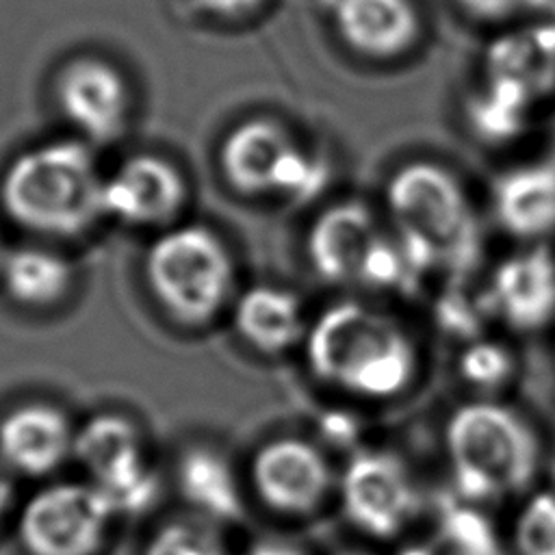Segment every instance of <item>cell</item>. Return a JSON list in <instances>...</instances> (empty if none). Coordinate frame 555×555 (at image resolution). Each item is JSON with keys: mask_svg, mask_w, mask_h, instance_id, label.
Returning <instances> with one entry per match:
<instances>
[{"mask_svg": "<svg viewBox=\"0 0 555 555\" xmlns=\"http://www.w3.org/2000/svg\"><path fill=\"white\" fill-rule=\"evenodd\" d=\"M490 319L516 332H538L555 319V251L529 243L501 258L481 291Z\"/></svg>", "mask_w": 555, "mask_h": 555, "instance_id": "obj_11", "label": "cell"}, {"mask_svg": "<svg viewBox=\"0 0 555 555\" xmlns=\"http://www.w3.org/2000/svg\"><path fill=\"white\" fill-rule=\"evenodd\" d=\"M208 13L217 17H245L254 11H258L267 0H197Z\"/></svg>", "mask_w": 555, "mask_h": 555, "instance_id": "obj_29", "label": "cell"}, {"mask_svg": "<svg viewBox=\"0 0 555 555\" xmlns=\"http://www.w3.org/2000/svg\"><path fill=\"white\" fill-rule=\"evenodd\" d=\"M553 160H555V141H553Z\"/></svg>", "mask_w": 555, "mask_h": 555, "instance_id": "obj_34", "label": "cell"}, {"mask_svg": "<svg viewBox=\"0 0 555 555\" xmlns=\"http://www.w3.org/2000/svg\"><path fill=\"white\" fill-rule=\"evenodd\" d=\"M11 503H13V486H11V479L7 475V468L0 462V522L7 518V514L11 509Z\"/></svg>", "mask_w": 555, "mask_h": 555, "instance_id": "obj_30", "label": "cell"}, {"mask_svg": "<svg viewBox=\"0 0 555 555\" xmlns=\"http://www.w3.org/2000/svg\"><path fill=\"white\" fill-rule=\"evenodd\" d=\"M434 542L440 555H503L486 514L462 499L442 507Z\"/></svg>", "mask_w": 555, "mask_h": 555, "instance_id": "obj_23", "label": "cell"}, {"mask_svg": "<svg viewBox=\"0 0 555 555\" xmlns=\"http://www.w3.org/2000/svg\"><path fill=\"white\" fill-rule=\"evenodd\" d=\"M462 2L477 15L503 17V15H514L533 7H544L551 0H462Z\"/></svg>", "mask_w": 555, "mask_h": 555, "instance_id": "obj_27", "label": "cell"}, {"mask_svg": "<svg viewBox=\"0 0 555 555\" xmlns=\"http://www.w3.org/2000/svg\"><path fill=\"white\" fill-rule=\"evenodd\" d=\"M236 334L256 351L280 356L306 340L308 321L297 295L271 284L243 291L232 304Z\"/></svg>", "mask_w": 555, "mask_h": 555, "instance_id": "obj_17", "label": "cell"}, {"mask_svg": "<svg viewBox=\"0 0 555 555\" xmlns=\"http://www.w3.org/2000/svg\"><path fill=\"white\" fill-rule=\"evenodd\" d=\"M306 249L317 275L336 286L408 295L423 280L390 225L360 202L325 208L310 225Z\"/></svg>", "mask_w": 555, "mask_h": 555, "instance_id": "obj_5", "label": "cell"}, {"mask_svg": "<svg viewBox=\"0 0 555 555\" xmlns=\"http://www.w3.org/2000/svg\"><path fill=\"white\" fill-rule=\"evenodd\" d=\"M74 460L104 496L115 518L141 516L160 496V477L150 462L139 427L119 414L91 416L76 429Z\"/></svg>", "mask_w": 555, "mask_h": 555, "instance_id": "obj_7", "label": "cell"}, {"mask_svg": "<svg viewBox=\"0 0 555 555\" xmlns=\"http://www.w3.org/2000/svg\"><path fill=\"white\" fill-rule=\"evenodd\" d=\"M0 282L13 301L28 308H50L69 293L74 267L56 251L17 247L7 251Z\"/></svg>", "mask_w": 555, "mask_h": 555, "instance_id": "obj_21", "label": "cell"}, {"mask_svg": "<svg viewBox=\"0 0 555 555\" xmlns=\"http://www.w3.org/2000/svg\"><path fill=\"white\" fill-rule=\"evenodd\" d=\"M490 204L509 236L525 245L546 243L555 234V160L509 167L494 178Z\"/></svg>", "mask_w": 555, "mask_h": 555, "instance_id": "obj_16", "label": "cell"}, {"mask_svg": "<svg viewBox=\"0 0 555 555\" xmlns=\"http://www.w3.org/2000/svg\"><path fill=\"white\" fill-rule=\"evenodd\" d=\"M256 496L275 514H314L334 486L323 451L304 438H275L264 442L249 466Z\"/></svg>", "mask_w": 555, "mask_h": 555, "instance_id": "obj_10", "label": "cell"}, {"mask_svg": "<svg viewBox=\"0 0 555 555\" xmlns=\"http://www.w3.org/2000/svg\"><path fill=\"white\" fill-rule=\"evenodd\" d=\"M516 555H555V490H533L512 522Z\"/></svg>", "mask_w": 555, "mask_h": 555, "instance_id": "obj_26", "label": "cell"}, {"mask_svg": "<svg viewBox=\"0 0 555 555\" xmlns=\"http://www.w3.org/2000/svg\"><path fill=\"white\" fill-rule=\"evenodd\" d=\"M488 78L518 87L533 102L548 95L555 89V26L546 22L494 41Z\"/></svg>", "mask_w": 555, "mask_h": 555, "instance_id": "obj_20", "label": "cell"}, {"mask_svg": "<svg viewBox=\"0 0 555 555\" xmlns=\"http://www.w3.org/2000/svg\"><path fill=\"white\" fill-rule=\"evenodd\" d=\"M143 273L158 306L184 325L215 321L234 291L225 243L197 223L165 228L145 251Z\"/></svg>", "mask_w": 555, "mask_h": 555, "instance_id": "obj_6", "label": "cell"}, {"mask_svg": "<svg viewBox=\"0 0 555 555\" xmlns=\"http://www.w3.org/2000/svg\"><path fill=\"white\" fill-rule=\"evenodd\" d=\"M299 143L278 121L256 117L238 124L223 139L219 163L223 178L243 195H278L282 173Z\"/></svg>", "mask_w": 555, "mask_h": 555, "instance_id": "obj_15", "label": "cell"}, {"mask_svg": "<svg viewBox=\"0 0 555 555\" xmlns=\"http://www.w3.org/2000/svg\"><path fill=\"white\" fill-rule=\"evenodd\" d=\"M304 349L317 379L366 401L395 399L418 375L412 332L395 314L358 299L327 306L308 325Z\"/></svg>", "mask_w": 555, "mask_h": 555, "instance_id": "obj_1", "label": "cell"}, {"mask_svg": "<svg viewBox=\"0 0 555 555\" xmlns=\"http://www.w3.org/2000/svg\"><path fill=\"white\" fill-rule=\"evenodd\" d=\"M178 488L182 499L210 525L234 522L245 514L238 477L219 451L208 447L189 449L178 462Z\"/></svg>", "mask_w": 555, "mask_h": 555, "instance_id": "obj_18", "label": "cell"}, {"mask_svg": "<svg viewBox=\"0 0 555 555\" xmlns=\"http://www.w3.org/2000/svg\"><path fill=\"white\" fill-rule=\"evenodd\" d=\"M548 4H551V11H553V17H551V24H553V26H555V0H551V2H548Z\"/></svg>", "mask_w": 555, "mask_h": 555, "instance_id": "obj_32", "label": "cell"}, {"mask_svg": "<svg viewBox=\"0 0 555 555\" xmlns=\"http://www.w3.org/2000/svg\"><path fill=\"white\" fill-rule=\"evenodd\" d=\"M4 256H7V249L2 245V238H0V269H2V262H4Z\"/></svg>", "mask_w": 555, "mask_h": 555, "instance_id": "obj_31", "label": "cell"}, {"mask_svg": "<svg viewBox=\"0 0 555 555\" xmlns=\"http://www.w3.org/2000/svg\"><path fill=\"white\" fill-rule=\"evenodd\" d=\"M186 182L167 158L137 154L104 178V217L128 225H169L186 204Z\"/></svg>", "mask_w": 555, "mask_h": 555, "instance_id": "obj_13", "label": "cell"}, {"mask_svg": "<svg viewBox=\"0 0 555 555\" xmlns=\"http://www.w3.org/2000/svg\"><path fill=\"white\" fill-rule=\"evenodd\" d=\"M345 518L364 535L392 540L421 512V488L408 462L386 449H364L349 457L338 477Z\"/></svg>", "mask_w": 555, "mask_h": 555, "instance_id": "obj_9", "label": "cell"}, {"mask_svg": "<svg viewBox=\"0 0 555 555\" xmlns=\"http://www.w3.org/2000/svg\"><path fill=\"white\" fill-rule=\"evenodd\" d=\"M531 106L533 100L518 87L488 78L468 104V124L483 141L507 143L525 132Z\"/></svg>", "mask_w": 555, "mask_h": 555, "instance_id": "obj_22", "label": "cell"}, {"mask_svg": "<svg viewBox=\"0 0 555 555\" xmlns=\"http://www.w3.org/2000/svg\"><path fill=\"white\" fill-rule=\"evenodd\" d=\"M442 444L457 499L475 505L525 494L542 466V442L533 425L488 397L449 414Z\"/></svg>", "mask_w": 555, "mask_h": 555, "instance_id": "obj_3", "label": "cell"}, {"mask_svg": "<svg viewBox=\"0 0 555 555\" xmlns=\"http://www.w3.org/2000/svg\"><path fill=\"white\" fill-rule=\"evenodd\" d=\"M343 555H364V553H343Z\"/></svg>", "mask_w": 555, "mask_h": 555, "instance_id": "obj_33", "label": "cell"}, {"mask_svg": "<svg viewBox=\"0 0 555 555\" xmlns=\"http://www.w3.org/2000/svg\"><path fill=\"white\" fill-rule=\"evenodd\" d=\"M76 429L50 403H24L0 421V462L4 468L43 477L74 457Z\"/></svg>", "mask_w": 555, "mask_h": 555, "instance_id": "obj_14", "label": "cell"}, {"mask_svg": "<svg viewBox=\"0 0 555 555\" xmlns=\"http://www.w3.org/2000/svg\"><path fill=\"white\" fill-rule=\"evenodd\" d=\"M113 520V509L89 481H65L22 505L15 533L24 555H102Z\"/></svg>", "mask_w": 555, "mask_h": 555, "instance_id": "obj_8", "label": "cell"}, {"mask_svg": "<svg viewBox=\"0 0 555 555\" xmlns=\"http://www.w3.org/2000/svg\"><path fill=\"white\" fill-rule=\"evenodd\" d=\"M61 115L93 143L117 139L128 124L130 89L115 65L98 56L67 63L54 85Z\"/></svg>", "mask_w": 555, "mask_h": 555, "instance_id": "obj_12", "label": "cell"}, {"mask_svg": "<svg viewBox=\"0 0 555 555\" xmlns=\"http://www.w3.org/2000/svg\"><path fill=\"white\" fill-rule=\"evenodd\" d=\"M0 204L17 225L30 232L78 236L104 217V176L87 143L46 141L7 165Z\"/></svg>", "mask_w": 555, "mask_h": 555, "instance_id": "obj_4", "label": "cell"}, {"mask_svg": "<svg viewBox=\"0 0 555 555\" xmlns=\"http://www.w3.org/2000/svg\"><path fill=\"white\" fill-rule=\"evenodd\" d=\"M336 28L343 39L369 56H392L416 35L410 0H338Z\"/></svg>", "mask_w": 555, "mask_h": 555, "instance_id": "obj_19", "label": "cell"}, {"mask_svg": "<svg viewBox=\"0 0 555 555\" xmlns=\"http://www.w3.org/2000/svg\"><path fill=\"white\" fill-rule=\"evenodd\" d=\"M141 555H232V551L217 525L202 518H178L152 531Z\"/></svg>", "mask_w": 555, "mask_h": 555, "instance_id": "obj_25", "label": "cell"}, {"mask_svg": "<svg viewBox=\"0 0 555 555\" xmlns=\"http://www.w3.org/2000/svg\"><path fill=\"white\" fill-rule=\"evenodd\" d=\"M457 375L466 386L488 395L505 388L514 379L516 356L505 343L477 336L464 343V349L457 356Z\"/></svg>", "mask_w": 555, "mask_h": 555, "instance_id": "obj_24", "label": "cell"}, {"mask_svg": "<svg viewBox=\"0 0 555 555\" xmlns=\"http://www.w3.org/2000/svg\"><path fill=\"white\" fill-rule=\"evenodd\" d=\"M388 225L421 273L462 280L483 254V234L470 195L455 173L434 160H410L386 182Z\"/></svg>", "mask_w": 555, "mask_h": 555, "instance_id": "obj_2", "label": "cell"}, {"mask_svg": "<svg viewBox=\"0 0 555 555\" xmlns=\"http://www.w3.org/2000/svg\"><path fill=\"white\" fill-rule=\"evenodd\" d=\"M241 555H310L301 544L288 538L278 535H264L247 544V548Z\"/></svg>", "mask_w": 555, "mask_h": 555, "instance_id": "obj_28", "label": "cell"}]
</instances>
